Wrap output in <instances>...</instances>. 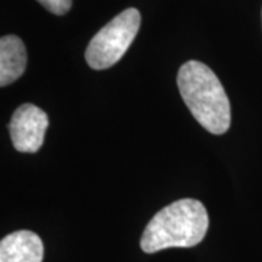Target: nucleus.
I'll return each mask as SVG.
<instances>
[{
  "mask_svg": "<svg viewBox=\"0 0 262 262\" xmlns=\"http://www.w3.org/2000/svg\"><path fill=\"white\" fill-rule=\"evenodd\" d=\"M208 214L198 200L184 198L165 208L146 226L140 246L146 253H155L168 248H192L206 237Z\"/></svg>",
  "mask_w": 262,
  "mask_h": 262,
  "instance_id": "nucleus-1",
  "label": "nucleus"
},
{
  "mask_svg": "<svg viewBox=\"0 0 262 262\" xmlns=\"http://www.w3.org/2000/svg\"><path fill=\"white\" fill-rule=\"evenodd\" d=\"M178 88L196 121L213 134H225L230 127V102L214 72L195 60L181 66Z\"/></svg>",
  "mask_w": 262,
  "mask_h": 262,
  "instance_id": "nucleus-2",
  "label": "nucleus"
},
{
  "mask_svg": "<svg viewBox=\"0 0 262 262\" xmlns=\"http://www.w3.org/2000/svg\"><path fill=\"white\" fill-rule=\"evenodd\" d=\"M140 12L134 8L122 10L120 15L98 31L86 48V63L94 70H105L117 64L140 29Z\"/></svg>",
  "mask_w": 262,
  "mask_h": 262,
  "instance_id": "nucleus-3",
  "label": "nucleus"
},
{
  "mask_svg": "<svg viewBox=\"0 0 262 262\" xmlns=\"http://www.w3.org/2000/svg\"><path fill=\"white\" fill-rule=\"evenodd\" d=\"M48 115L34 103H24L13 113L9 134L13 147L22 153H35L44 143Z\"/></svg>",
  "mask_w": 262,
  "mask_h": 262,
  "instance_id": "nucleus-4",
  "label": "nucleus"
},
{
  "mask_svg": "<svg viewBox=\"0 0 262 262\" xmlns=\"http://www.w3.org/2000/svg\"><path fill=\"white\" fill-rule=\"evenodd\" d=\"M44 245L41 237L29 230L8 234L0 242V262H42Z\"/></svg>",
  "mask_w": 262,
  "mask_h": 262,
  "instance_id": "nucleus-5",
  "label": "nucleus"
},
{
  "mask_svg": "<svg viewBox=\"0 0 262 262\" xmlns=\"http://www.w3.org/2000/svg\"><path fill=\"white\" fill-rule=\"evenodd\" d=\"M27 48L16 35H5L0 39V84L5 88L24 75L27 69Z\"/></svg>",
  "mask_w": 262,
  "mask_h": 262,
  "instance_id": "nucleus-6",
  "label": "nucleus"
},
{
  "mask_svg": "<svg viewBox=\"0 0 262 262\" xmlns=\"http://www.w3.org/2000/svg\"><path fill=\"white\" fill-rule=\"evenodd\" d=\"M37 2L54 15H66L73 3V0H37Z\"/></svg>",
  "mask_w": 262,
  "mask_h": 262,
  "instance_id": "nucleus-7",
  "label": "nucleus"
}]
</instances>
